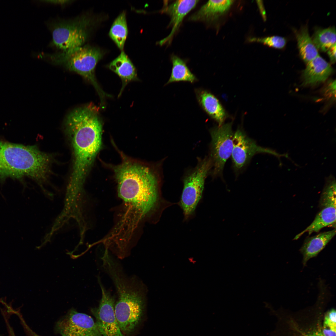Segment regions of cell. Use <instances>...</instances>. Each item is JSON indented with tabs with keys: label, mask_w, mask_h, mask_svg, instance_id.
Returning a JSON list of instances; mask_svg holds the SVG:
<instances>
[{
	"label": "cell",
	"mask_w": 336,
	"mask_h": 336,
	"mask_svg": "<svg viewBox=\"0 0 336 336\" xmlns=\"http://www.w3.org/2000/svg\"><path fill=\"white\" fill-rule=\"evenodd\" d=\"M119 197L124 206L121 218L138 224L153 214L159 218L171 205L162 197L157 171L146 165L124 161L114 167Z\"/></svg>",
	"instance_id": "1"
},
{
	"label": "cell",
	"mask_w": 336,
	"mask_h": 336,
	"mask_svg": "<svg viewBox=\"0 0 336 336\" xmlns=\"http://www.w3.org/2000/svg\"><path fill=\"white\" fill-rule=\"evenodd\" d=\"M98 110L91 103L75 109L66 119L74 154L70 179L73 189L82 183L101 147L102 125Z\"/></svg>",
	"instance_id": "2"
},
{
	"label": "cell",
	"mask_w": 336,
	"mask_h": 336,
	"mask_svg": "<svg viewBox=\"0 0 336 336\" xmlns=\"http://www.w3.org/2000/svg\"><path fill=\"white\" fill-rule=\"evenodd\" d=\"M51 159L35 146H26L0 139V181L8 178L20 180L28 177L37 180L46 179Z\"/></svg>",
	"instance_id": "3"
},
{
	"label": "cell",
	"mask_w": 336,
	"mask_h": 336,
	"mask_svg": "<svg viewBox=\"0 0 336 336\" xmlns=\"http://www.w3.org/2000/svg\"><path fill=\"white\" fill-rule=\"evenodd\" d=\"M112 282L117 297L114 308L117 320L124 335H129L136 328L144 314L147 287L141 279L133 276L119 275Z\"/></svg>",
	"instance_id": "4"
},
{
	"label": "cell",
	"mask_w": 336,
	"mask_h": 336,
	"mask_svg": "<svg viewBox=\"0 0 336 336\" xmlns=\"http://www.w3.org/2000/svg\"><path fill=\"white\" fill-rule=\"evenodd\" d=\"M103 54L99 48L86 45L66 51L40 53L37 57L53 64L62 66L78 74L92 84L100 98H102L106 94L97 81L95 71L97 63Z\"/></svg>",
	"instance_id": "5"
},
{
	"label": "cell",
	"mask_w": 336,
	"mask_h": 336,
	"mask_svg": "<svg viewBox=\"0 0 336 336\" xmlns=\"http://www.w3.org/2000/svg\"><path fill=\"white\" fill-rule=\"evenodd\" d=\"M93 22L92 18L85 14L50 22L48 25L52 35L50 45L59 51L83 45Z\"/></svg>",
	"instance_id": "6"
},
{
	"label": "cell",
	"mask_w": 336,
	"mask_h": 336,
	"mask_svg": "<svg viewBox=\"0 0 336 336\" xmlns=\"http://www.w3.org/2000/svg\"><path fill=\"white\" fill-rule=\"evenodd\" d=\"M211 167L209 157L198 159L196 166L184 177L179 204L183 211L184 220L194 215L202 197L205 179Z\"/></svg>",
	"instance_id": "7"
},
{
	"label": "cell",
	"mask_w": 336,
	"mask_h": 336,
	"mask_svg": "<svg viewBox=\"0 0 336 336\" xmlns=\"http://www.w3.org/2000/svg\"><path fill=\"white\" fill-rule=\"evenodd\" d=\"M336 180L332 175L328 177L319 201L320 211L311 224L298 234L294 240H297L306 232L310 235L317 232L322 228L336 224Z\"/></svg>",
	"instance_id": "8"
},
{
	"label": "cell",
	"mask_w": 336,
	"mask_h": 336,
	"mask_svg": "<svg viewBox=\"0 0 336 336\" xmlns=\"http://www.w3.org/2000/svg\"><path fill=\"white\" fill-rule=\"evenodd\" d=\"M101 292V298L98 307L91 311L95 317L96 323L102 336H124L118 322L114 312L116 295H113L97 278Z\"/></svg>",
	"instance_id": "9"
},
{
	"label": "cell",
	"mask_w": 336,
	"mask_h": 336,
	"mask_svg": "<svg viewBox=\"0 0 336 336\" xmlns=\"http://www.w3.org/2000/svg\"><path fill=\"white\" fill-rule=\"evenodd\" d=\"M232 123L223 124L210 130L211 137L210 157L214 175L221 174L227 160L231 155L234 134Z\"/></svg>",
	"instance_id": "10"
},
{
	"label": "cell",
	"mask_w": 336,
	"mask_h": 336,
	"mask_svg": "<svg viewBox=\"0 0 336 336\" xmlns=\"http://www.w3.org/2000/svg\"><path fill=\"white\" fill-rule=\"evenodd\" d=\"M61 336H102L90 316L71 309L56 325Z\"/></svg>",
	"instance_id": "11"
},
{
	"label": "cell",
	"mask_w": 336,
	"mask_h": 336,
	"mask_svg": "<svg viewBox=\"0 0 336 336\" xmlns=\"http://www.w3.org/2000/svg\"><path fill=\"white\" fill-rule=\"evenodd\" d=\"M267 153L279 158L288 157L287 154H280L272 149L259 146L240 129L234 134L231 154L234 167L237 170L243 168L255 154Z\"/></svg>",
	"instance_id": "12"
},
{
	"label": "cell",
	"mask_w": 336,
	"mask_h": 336,
	"mask_svg": "<svg viewBox=\"0 0 336 336\" xmlns=\"http://www.w3.org/2000/svg\"><path fill=\"white\" fill-rule=\"evenodd\" d=\"M199 1L197 0H177L163 8L161 12L169 16L170 18L169 25L172 28L170 34L158 42V44L162 45L171 42L184 17L195 7Z\"/></svg>",
	"instance_id": "13"
},
{
	"label": "cell",
	"mask_w": 336,
	"mask_h": 336,
	"mask_svg": "<svg viewBox=\"0 0 336 336\" xmlns=\"http://www.w3.org/2000/svg\"><path fill=\"white\" fill-rule=\"evenodd\" d=\"M333 71L330 64L319 55L307 63L302 74L303 84L313 85L323 82Z\"/></svg>",
	"instance_id": "14"
},
{
	"label": "cell",
	"mask_w": 336,
	"mask_h": 336,
	"mask_svg": "<svg viewBox=\"0 0 336 336\" xmlns=\"http://www.w3.org/2000/svg\"><path fill=\"white\" fill-rule=\"evenodd\" d=\"M195 93L197 100L202 108L218 124H223L226 117V112L218 99L209 91L201 89H196Z\"/></svg>",
	"instance_id": "15"
},
{
	"label": "cell",
	"mask_w": 336,
	"mask_h": 336,
	"mask_svg": "<svg viewBox=\"0 0 336 336\" xmlns=\"http://www.w3.org/2000/svg\"><path fill=\"white\" fill-rule=\"evenodd\" d=\"M336 234V229L320 233L307 238L300 250L303 255L304 266L311 258L317 256L325 247Z\"/></svg>",
	"instance_id": "16"
},
{
	"label": "cell",
	"mask_w": 336,
	"mask_h": 336,
	"mask_svg": "<svg viewBox=\"0 0 336 336\" xmlns=\"http://www.w3.org/2000/svg\"><path fill=\"white\" fill-rule=\"evenodd\" d=\"M233 0H209L190 16L189 20L212 21L227 12Z\"/></svg>",
	"instance_id": "17"
},
{
	"label": "cell",
	"mask_w": 336,
	"mask_h": 336,
	"mask_svg": "<svg viewBox=\"0 0 336 336\" xmlns=\"http://www.w3.org/2000/svg\"><path fill=\"white\" fill-rule=\"evenodd\" d=\"M109 68L117 74L122 81V86L118 97L121 95L125 86L129 82L138 80L135 67L123 51L110 63Z\"/></svg>",
	"instance_id": "18"
},
{
	"label": "cell",
	"mask_w": 336,
	"mask_h": 336,
	"mask_svg": "<svg viewBox=\"0 0 336 336\" xmlns=\"http://www.w3.org/2000/svg\"><path fill=\"white\" fill-rule=\"evenodd\" d=\"M296 35L300 55L305 62L307 63L319 55L306 26L296 32Z\"/></svg>",
	"instance_id": "19"
},
{
	"label": "cell",
	"mask_w": 336,
	"mask_h": 336,
	"mask_svg": "<svg viewBox=\"0 0 336 336\" xmlns=\"http://www.w3.org/2000/svg\"><path fill=\"white\" fill-rule=\"evenodd\" d=\"M172 67L170 77L166 84L180 81L188 82L191 83L196 82L198 79L191 72L186 63L175 55L171 57Z\"/></svg>",
	"instance_id": "20"
},
{
	"label": "cell",
	"mask_w": 336,
	"mask_h": 336,
	"mask_svg": "<svg viewBox=\"0 0 336 336\" xmlns=\"http://www.w3.org/2000/svg\"><path fill=\"white\" fill-rule=\"evenodd\" d=\"M336 38L335 28L331 27L316 29L312 39L318 50L326 52L336 45Z\"/></svg>",
	"instance_id": "21"
},
{
	"label": "cell",
	"mask_w": 336,
	"mask_h": 336,
	"mask_svg": "<svg viewBox=\"0 0 336 336\" xmlns=\"http://www.w3.org/2000/svg\"><path fill=\"white\" fill-rule=\"evenodd\" d=\"M128 29L124 12L115 19L109 32V35L118 48L123 50L128 35Z\"/></svg>",
	"instance_id": "22"
},
{
	"label": "cell",
	"mask_w": 336,
	"mask_h": 336,
	"mask_svg": "<svg viewBox=\"0 0 336 336\" xmlns=\"http://www.w3.org/2000/svg\"><path fill=\"white\" fill-rule=\"evenodd\" d=\"M248 40L250 42L259 43L278 49L283 48L287 43L286 40L284 37L278 35L262 38L253 37L250 38Z\"/></svg>",
	"instance_id": "23"
},
{
	"label": "cell",
	"mask_w": 336,
	"mask_h": 336,
	"mask_svg": "<svg viewBox=\"0 0 336 336\" xmlns=\"http://www.w3.org/2000/svg\"><path fill=\"white\" fill-rule=\"evenodd\" d=\"M17 316L20 319L21 323L25 332L29 336H41L37 334L31 329L27 324L23 316L20 313L17 314Z\"/></svg>",
	"instance_id": "24"
},
{
	"label": "cell",
	"mask_w": 336,
	"mask_h": 336,
	"mask_svg": "<svg viewBox=\"0 0 336 336\" xmlns=\"http://www.w3.org/2000/svg\"><path fill=\"white\" fill-rule=\"evenodd\" d=\"M43 2L56 5H66L71 3L72 0H42Z\"/></svg>",
	"instance_id": "25"
},
{
	"label": "cell",
	"mask_w": 336,
	"mask_h": 336,
	"mask_svg": "<svg viewBox=\"0 0 336 336\" xmlns=\"http://www.w3.org/2000/svg\"><path fill=\"white\" fill-rule=\"evenodd\" d=\"M331 63H334L336 62V45L332 46L327 51Z\"/></svg>",
	"instance_id": "26"
},
{
	"label": "cell",
	"mask_w": 336,
	"mask_h": 336,
	"mask_svg": "<svg viewBox=\"0 0 336 336\" xmlns=\"http://www.w3.org/2000/svg\"><path fill=\"white\" fill-rule=\"evenodd\" d=\"M312 336H324L322 333L321 331L318 330L317 331L313 332L311 334Z\"/></svg>",
	"instance_id": "27"
},
{
	"label": "cell",
	"mask_w": 336,
	"mask_h": 336,
	"mask_svg": "<svg viewBox=\"0 0 336 336\" xmlns=\"http://www.w3.org/2000/svg\"><path fill=\"white\" fill-rule=\"evenodd\" d=\"M303 334V335L304 336H312V335H311L310 334Z\"/></svg>",
	"instance_id": "28"
},
{
	"label": "cell",
	"mask_w": 336,
	"mask_h": 336,
	"mask_svg": "<svg viewBox=\"0 0 336 336\" xmlns=\"http://www.w3.org/2000/svg\"><path fill=\"white\" fill-rule=\"evenodd\" d=\"M11 336H15L14 335H13V334L12 333H11Z\"/></svg>",
	"instance_id": "29"
},
{
	"label": "cell",
	"mask_w": 336,
	"mask_h": 336,
	"mask_svg": "<svg viewBox=\"0 0 336 336\" xmlns=\"http://www.w3.org/2000/svg\"><path fill=\"white\" fill-rule=\"evenodd\" d=\"M0 336H2V335H1V334H0Z\"/></svg>",
	"instance_id": "30"
}]
</instances>
